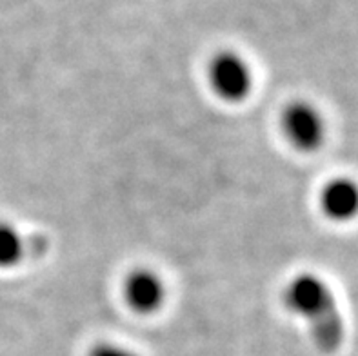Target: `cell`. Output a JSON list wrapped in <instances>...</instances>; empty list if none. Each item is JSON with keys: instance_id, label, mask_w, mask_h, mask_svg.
<instances>
[{"instance_id": "6da1fadb", "label": "cell", "mask_w": 358, "mask_h": 356, "mask_svg": "<svg viewBox=\"0 0 358 356\" xmlns=\"http://www.w3.org/2000/svg\"><path fill=\"white\" fill-rule=\"evenodd\" d=\"M284 304L309 324L317 348L333 355L344 342V320L331 287L313 273H300L284 289Z\"/></svg>"}, {"instance_id": "7a4b0ae2", "label": "cell", "mask_w": 358, "mask_h": 356, "mask_svg": "<svg viewBox=\"0 0 358 356\" xmlns=\"http://www.w3.org/2000/svg\"><path fill=\"white\" fill-rule=\"evenodd\" d=\"M209 87L229 104H241L253 91V71L250 64L235 51H220L208 66Z\"/></svg>"}, {"instance_id": "3957f363", "label": "cell", "mask_w": 358, "mask_h": 356, "mask_svg": "<svg viewBox=\"0 0 358 356\" xmlns=\"http://www.w3.org/2000/svg\"><path fill=\"white\" fill-rule=\"evenodd\" d=\"M282 131L293 148L311 153L324 144L326 122L313 104L296 100L282 113Z\"/></svg>"}, {"instance_id": "277c9868", "label": "cell", "mask_w": 358, "mask_h": 356, "mask_svg": "<svg viewBox=\"0 0 358 356\" xmlns=\"http://www.w3.org/2000/svg\"><path fill=\"white\" fill-rule=\"evenodd\" d=\"M124 300L136 315H153L166 302V284L148 267L129 271L122 285Z\"/></svg>"}, {"instance_id": "5b68a950", "label": "cell", "mask_w": 358, "mask_h": 356, "mask_svg": "<svg viewBox=\"0 0 358 356\" xmlns=\"http://www.w3.org/2000/svg\"><path fill=\"white\" fill-rule=\"evenodd\" d=\"M320 208L329 220H353L358 215V184L350 178L331 180L320 194Z\"/></svg>"}, {"instance_id": "8992f818", "label": "cell", "mask_w": 358, "mask_h": 356, "mask_svg": "<svg viewBox=\"0 0 358 356\" xmlns=\"http://www.w3.org/2000/svg\"><path fill=\"white\" fill-rule=\"evenodd\" d=\"M27 243L24 236L8 222H0V267H13L20 264Z\"/></svg>"}, {"instance_id": "52a82bcc", "label": "cell", "mask_w": 358, "mask_h": 356, "mask_svg": "<svg viewBox=\"0 0 358 356\" xmlns=\"http://www.w3.org/2000/svg\"><path fill=\"white\" fill-rule=\"evenodd\" d=\"M87 356H138L126 346H118L113 342H100L90 349Z\"/></svg>"}]
</instances>
